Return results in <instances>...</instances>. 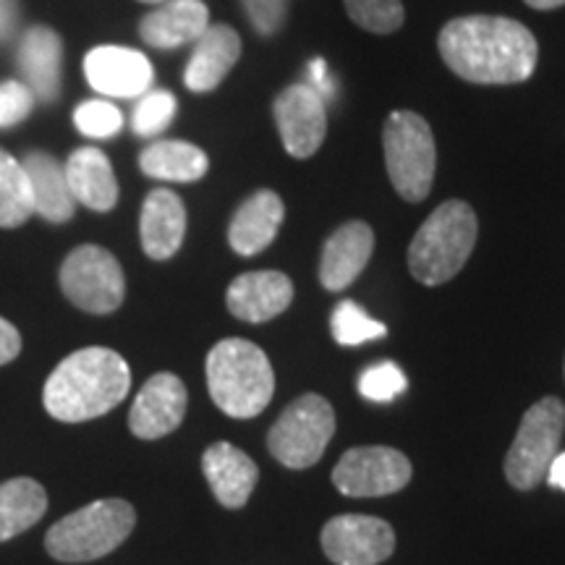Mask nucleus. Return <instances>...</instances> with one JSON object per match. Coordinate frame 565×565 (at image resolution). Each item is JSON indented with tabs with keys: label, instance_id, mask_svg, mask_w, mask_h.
Listing matches in <instances>:
<instances>
[{
	"label": "nucleus",
	"instance_id": "1",
	"mask_svg": "<svg viewBox=\"0 0 565 565\" xmlns=\"http://www.w3.org/2000/svg\"><path fill=\"white\" fill-rule=\"evenodd\" d=\"M445 66L471 84H521L534 74L540 45L529 26L505 17H458L440 30Z\"/></svg>",
	"mask_w": 565,
	"mask_h": 565
},
{
	"label": "nucleus",
	"instance_id": "2",
	"mask_svg": "<svg viewBox=\"0 0 565 565\" xmlns=\"http://www.w3.org/2000/svg\"><path fill=\"white\" fill-rule=\"evenodd\" d=\"M131 370L121 353L103 345L74 351L55 366L42 404L58 422H89L108 414L129 395Z\"/></svg>",
	"mask_w": 565,
	"mask_h": 565
},
{
	"label": "nucleus",
	"instance_id": "3",
	"mask_svg": "<svg viewBox=\"0 0 565 565\" xmlns=\"http://www.w3.org/2000/svg\"><path fill=\"white\" fill-rule=\"evenodd\" d=\"M207 387L233 419H252L270 406L275 372L265 351L244 338H225L207 353Z\"/></svg>",
	"mask_w": 565,
	"mask_h": 565
},
{
	"label": "nucleus",
	"instance_id": "4",
	"mask_svg": "<svg viewBox=\"0 0 565 565\" xmlns=\"http://www.w3.org/2000/svg\"><path fill=\"white\" fill-rule=\"evenodd\" d=\"M479 223L475 210L461 200L443 202L408 246V270L424 286L454 280L469 263L477 244Z\"/></svg>",
	"mask_w": 565,
	"mask_h": 565
},
{
	"label": "nucleus",
	"instance_id": "5",
	"mask_svg": "<svg viewBox=\"0 0 565 565\" xmlns=\"http://www.w3.org/2000/svg\"><path fill=\"white\" fill-rule=\"evenodd\" d=\"M137 524L131 503L121 498L95 500L79 508L45 534V547L61 563H89L121 547Z\"/></svg>",
	"mask_w": 565,
	"mask_h": 565
},
{
	"label": "nucleus",
	"instance_id": "6",
	"mask_svg": "<svg viewBox=\"0 0 565 565\" xmlns=\"http://www.w3.org/2000/svg\"><path fill=\"white\" fill-rule=\"evenodd\" d=\"M383 150L395 192L406 202L427 200L433 192L437 150L433 129L419 113H391L383 129Z\"/></svg>",
	"mask_w": 565,
	"mask_h": 565
},
{
	"label": "nucleus",
	"instance_id": "7",
	"mask_svg": "<svg viewBox=\"0 0 565 565\" xmlns=\"http://www.w3.org/2000/svg\"><path fill=\"white\" fill-rule=\"evenodd\" d=\"M565 429V406L563 401L547 398L536 401L521 419L519 433L505 456V479L515 490L529 492L547 479L550 463L557 456Z\"/></svg>",
	"mask_w": 565,
	"mask_h": 565
},
{
	"label": "nucleus",
	"instance_id": "8",
	"mask_svg": "<svg viewBox=\"0 0 565 565\" xmlns=\"http://www.w3.org/2000/svg\"><path fill=\"white\" fill-rule=\"evenodd\" d=\"M335 435V412L322 395L307 393L286 406L267 435V448L286 469H309Z\"/></svg>",
	"mask_w": 565,
	"mask_h": 565
},
{
	"label": "nucleus",
	"instance_id": "9",
	"mask_svg": "<svg viewBox=\"0 0 565 565\" xmlns=\"http://www.w3.org/2000/svg\"><path fill=\"white\" fill-rule=\"evenodd\" d=\"M61 288L74 307L89 315H110L124 303V267L108 249L76 246L61 265Z\"/></svg>",
	"mask_w": 565,
	"mask_h": 565
},
{
	"label": "nucleus",
	"instance_id": "10",
	"mask_svg": "<svg viewBox=\"0 0 565 565\" xmlns=\"http://www.w3.org/2000/svg\"><path fill=\"white\" fill-rule=\"evenodd\" d=\"M412 482V461L395 448L364 445L341 456L333 469V484L349 498H383Z\"/></svg>",
	"mask_w": 565,
	"mask_h": 565
},
{
	"label": "nucleus",
	"instance_id": "11",
	"mask_svg": "<svg viewBox=\"0 0 565 565\" xmlns=\"http://www.w3.org/2000/svg\"><path fill=\"white\" fill-rule=\"evenodd\" d=\"M322 550L335 565H377L393 555L395 532L374 515H335L322 529Z\"/></svg>",
	"mask_w": 565,
	"mask_h": 565
},
{
	"label": "nucleus",
	"instance_id": "12",
	"mask_svg": "<svg viewBox=\"0 0 565 565\" xmlns=\"http://www.w3.org/2000/svg\"><path fill=\"white\" fill-rule=\"evenodd\" d=\"M275 121L291 158H312L328 131L324 100L307 82H296L275 97Z\"/></svg>",
	"mask_w": 565,
	"mask_h": 565
},
{
	"label": "nucleus",
	"instance_id": "13",
	"mask_svg": "<svg viewBox=\"0 0 565 565\" xmlns=\"http://www.w3.org/2000/svg\"><path fill=\"white\" fill-rule=\"evenodd\" d=\"M189 393L173 372H158L147 380L129 414V429L139 440H160L181 427Z\"/></svg>",
	"mask_w": 565,
	"mask_h": 565
},
{
	"label": "nucleus",
	"instance_id": "14",
	"mask_svg": "<svg viewBox=\"0 0 565 565\" xmlns=\"http://www.w3.org/2000/svg\"><path fill=\"white\" fill-rule=\"evenodd\" d=\"M84 74L92 89L105 97L131 100L152 87L154 71L145 53L121 45H100L84 58Z\"/></svg>",
	"mask_w": 565,
	"mask_h": 565
},
{
	"label": "nucleus",
	"instance_id": "15",
	"mask_svg": "<svg viewBox=\"0 0 565 565\" xmlns=\"http://www.w3.org/2000/svg\"><path fill=\"white\" fill-rule=\"evenodd\" d=\"M231 315L242 322H267L291 307L294 282L286 273L257 270L244 273L228 286L225 294Z\"/></svg>",
	"mask_w": 565,
	"mask_h": 565
},
{
	"label": "nucleus",
	"instance_id": "16",
	"mask_svg": "<svg viewBox=\"0 0 565 565\" xmlns=\"http://www.w3.org/2000/svg\"><path fill=\"white\" fill-rule=\"evenodd\" d=\"M141 249L150 259H171L186 236V207L171 189H154L141 204Z\"/></svg>",
	"mask_w": 565,
	"mask_h": 565
},
{
	"label": "nucleus",
	"instance_id": "17",
	"mask_svg": "<svg viewBox=\"0 0 565 565\" xmlns=\"http://www.w3.org/2000/svg\"><path fill=\"white\" fill-rule=\"evenodd\" d=\"M202 471L217 503L231 511L246 505L259 479L257 463L231 443L210 445L202 456Z\"/></svg>",
	"mask_w": 565,
	"mask_h": 565
},
{
	"label": "nucleus",
	"instance_id": "18",
	"mask_svg": "<svg viewBox=\"0 0 565 565\" xmlns=\"http://www.w3.org/2000/svg\"><path fill=\"white\" fill-rule=\"evenodd\" d=\"M374 249V231L362 221L343 223L324 242L320 282L328 291H345L362 275Z\"/></svg>",
	"mask_w": 565,
	"mask_h": 565
},
{
	"label": "nucleus",
	"instance_id": "19",
	"mask_svg": "<svg viewBox=\"0 0 565 565\" xmlns=\"http://www.w3.org/2000/svg\"><path fill=\"white\" fill-rule=\"evenodd\" d=\"M210 9L202 0H168L147 13L139 24V34L147 45L171 51L186 42H196L207 32Z\"/></svg>",
	"mask_w": 565,
	"mask_h": 565
},
{
	"label": "nucleus",
	"instance_id": "20",
	"mask_svg": "<svg viewBox=\"0 0 565 565\" xmlns=\"http://www.w3.org/2000/svg\"><path fill=\"white\" fill-rule=\"evenodd\" d=\"M242 55V38L228 24H210L207 32L194 42L183 82L192 92H212L236 66Z\"/></svg>",
	"mask_w": 565,
	"mask_h": 565
},
{
	"label": "nucleus",
	"instance_id": "21",
	"mask_svg": "<svg viewBox=\"0 0 565 565\" xmlns=\"http://www.w3.org/2000/svg\"><path fill=\"white\" fill-rule=\"evenodd\" d=\"M63 42L51 26H32L19 45V68L26 87L42 103H55L61 95Z\"/></svg>",
	"mask_w": 565,
	"mask_h": 565
},
{
	"label": "nucleus",
	"instance_id": "22",
	"mask_svg": "<svg viewBox=\"0 0 565 565\" xmlns=\"http://www.w3.org/2000/svg\"><path fill=\"white\" fill-rule=\"evenodd\" d=\"M282 212H286L282 200L270 189H259L257 194H252L231 221V249L242 257H254V254L265 252L278 236Z\"/></svg>",
	"mask_w": 565,
	"mask_h": 565
},
{
	"label": "nucleus",
	"instance_id": "23",
	"mask_svg": "<svg viewBox=\"0 0 565 565\" xmlns=\"http://www.w3.org/2000/svg\"><path fill=\"white\" fill-rule=\"evenodd\" d=\"M66 181L76 204L95 212H110L118 202V181L113 173L108 154L97 147H82L71 154L66 166Z\"/></svg>",
	"mask_w": 565,
	"mask_h": 565
},
{
	"label": "nucleus",
	"instance_id": "24",
	"mask_svg": "<svg viewBox=\"0 0 565 565\" xmlns=\"http://www.w3.org/2000/svg\"><path fill=\"white\" fill-rule=\"evenodd\" d=\"M21 166L30 175L34 212L47 223H68L76 212V200L68 189L66 168L47 152H30Z\"/></svg>",
	"mask_w": 565,
	"mask_h": 565
},
{
	"label": "nucleus",
	"instance_id": "25",
	"mask_svg": "<svg viewBox=\"0 0 565 565\" xmlns=\"http://www.w3.org/2000/svg\"><path fill=\"white\" fill-rule=\"evenodd\" d=\"M141 173L150 175L158 181H171V183H192L200 181L207 173L210 160L196 145L179 139H166L154 141L139 154Z\"/></svg>",
	"mask_w": 565,
	"mask_h": 565
},
{
	"label": "nucleus",
	"instance_id": "26",
	"mask_svg": "<svg viewBox=\"0 0 565 565\" xmlns=\"http://www.w3.org/2000/svg\"><path fill=\"white\" fill-rule=\"evenodd\" d=\"M47 511V492L30 477L0 484V542H9L32 529Z\"/></svg>",
	"mask_w": 565,
	"mask_h": 565
},
{
	"label": "nucleus",
	"instance_id": "27",
	"mask_svg": "<svg viewBox=\"0 0 565 565\" xmlns=\"http://www.w3.org/2000/svg\"><path fill=\"white\" fill-rule=\"evenodd\" d=\"M34 215L32 183L24 166L0 150V228H19Z\"/></svg>",
	"mask_w": 565,
	"mask_h": 565
},
{
	"label": "nucleus",
	"instance_id": "28",
	"mask_svg": "<svg viewBox=\"0 0 565 565\" xmlns=\"http://www.w3.org/2000/svg\"><path fill=\"white\" fill-rule=\"evenodd\" d=\"M330 330H333L335 343L341 345H362L366 341H377V338L387 335L385 324L372 320L356 301L338 303L333 320H330Z\"/></svg>",
	"mask_w": 565,
	"mask_h": 565
},
{
	"label": "nucleus",
	"instance_id": "29",
	"mask_svg": "<svg viewBox=\"0 0 565 565\" xmlns=\"http://www.w3.org/2000/svg\"><path fill=\"white\" fill-rule=\"evenodd\" d=\"M351 21L374 34H391L404 26L406 11L401 0H345Z\"/></svg>",
	"mask_w": 565,
	"mask_h": 565
},
{
	"label": "nucleus",
	"instance_id": "30",
	"mask_svg": "<svg viewBox=\"0 0 565 565\" xmlns=\"http://www.w3.org/2000/svg\"><path fill=\"white\" fill-rule=\"evenodd\" d=\"M175 116V97L166 89L145 92L131 116V126L139 137H154L162 129H168V124Z\"/></svg>",
	"mask_w": 565,
	"mask_h": 565
},
{
	"label": "nucleus",
	"instance_id": "31",
	"mask_svg": "<svg viewBox=\"0 0 565 565\" xmlns=\"http://www.w3.org/2000/svg\"><path fill=\"white\" fill-rule=\"evenodd\" d=\"M74 124L84 137L89 139H110L124 129V113L113 103L87 100L74 113Z\"/></svg>",
	"mask_w": 565,
	"mask_h": 565
},
{
	"label": "nucleus",
	"instance_id": "32",
	"mask_svg": "<svg viewBox=\"0 0 565 565\" xmlns=\"http://www.w3.org/2000/svg\"><path fill=\"white\" fill-rule=\"evenodd\" d=\"M408 387V380L404 370L393 362L374 364L370 370L362 372L359 377V393L364 398L377 401V404H385V401H393L395 395H401Z\"/></svg>",
	"mask_w": 565,
	"mask_h": 565
},
{
	"label": "nucleus",
	"instance_id": "33",
	"mask_svg": "<svg viewBox=\"0 0 565 565\" xmlns=\"http://www.w3.org/2000/svg\"><path fill=\"white\" fill-rule=\"evenodd\" d=\"M252 26L263 38H273L288 19V0H242Z\"/></svg>",
	"mask_w": 565,
	"mask_h": 565
},
{
	"label": "nucleus",
	"instance_id": "34",
	"mask_svg": "<svg viewBox=\"0 0 565 565\" xmlns=\"http://www.w3.org/2000/svg\"><path fill=\"white\" fill-rule=\"evenodd\" d=\"M34 105V95L26 84L3 82L0 84V129L24 121Z\"/></svg>",
	"mask_w": 565,
	"mask_h": 565
},
{
	"label": "nucleus",
	"instance_id": "35",
	"mask_svg": "<svg viewBox=\"0 0 565 565\" xmlns=\"http://www.w3.org/2000/svg\"><path fill=\"white\" fill-rule=\"evenodd\" d=\"M21 353V333L9 320L0 317V364L13 362Z\"/></svg>",
	"mask_w": 565,
	"mask_h": 565
},
{
	"label": "nucleus",
	"instance_id": "36",
	"mask_svg": "<svg viewBox=\"0 0 565 565\" xmlns=\"http://www.w3.org/2000/svg\"><path fill=\"white\" fill-rule=\"evenodd\" d=\"M309 87H312L317 95L322 97V100H328V97L335 92V84L328 76V68H324L322 58H315L312 63H309Z\"/></svg>",
	"mask_w": 565,
	"mask_h": 565
},
{
	"label": "nucleus",
	"instance_id": "37",
	"mask_svg": "<svg viewBox=\"0 0 565 565\" xmlns=\"http://www.w3.org/2000/svg\"><path fill=\"white\" fill-rule=\"evenodd\" d=\"M19 21V3L17 0H0V40L11 38Z\"/></svg>",
	"mask_w": 565,
	"mask_h": 565
},
{
	"label": "nucleus",
	"instance_id": "38",
	"mask_svg": "<svg viewBox=\"0 0 565 565\" xmlns=\"http://www.w3.org/2000/svg\"><path fill=\"white\" fill-rule=\"evenodd\" d=\"M547 482L550 487H555V490H565V454H557L553 458L547 471Z\"/></svg>",
	"mask_w": 565,
	"mask_h": 565
},
{
	"label": "nucleus",
	"instance_id": "39",
	"mask_svg": "<svg viewBox=\"0 0 565 565\" xmlns=\"http://www.w3.org/2000/svg\"><path fill=\"white\" fill-rule=\"evenodd\" d=\"M526 6H532L536 11H553V9H561L565 6V0H524Z\"/></svg>",
	"mask_w": 565,
	"mask_h": 565
},
{
	"label": "nucleus",
	"instance_id": "40",
	"mask_svg": "<svg viewBox=\"0 0 565 565\" xmlns=\"http://www.w3.org/2000/svg\"><path fill=\"white\" fill-rule=\"evenodd\" d=\"M139 3H152V6H160V3H168V0H139Z\"/></svg>",
	"mask_w": 565,
	"mask_h": 565
}]
</instances>
